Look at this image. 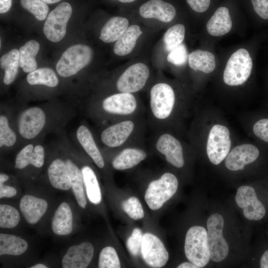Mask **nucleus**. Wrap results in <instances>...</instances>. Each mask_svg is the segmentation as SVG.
<instances>
[{
  "label": "nucleus",
  "mask_w": 268,
  "mask_h": 268,
  "mask_svg": "<svg viewBox=\"0 0 268 268\" xmlns=\"http://www.w3.org/2000/svg\"><path fill=\"white\" fill-rule=\"evenodd\" d=\"M0 67L4 70V83L9 85L16 78L19 66V50L14 49L4 54L0 59Z\"/></svg>",
  "instance_id": "2f4dec72"
},
{
  "label": "nucleus",
  "mask_w": 268,
  "mask_h": 268,
  "mask_svg": "<svg viewBox=\"0 0 268 268\" xmlns=\"http://www.w3.org/2000/svg\"><path fill=\"white\" fill-rule=\"evenodd\" d=\"M184 251L187 259L198 268H203L208 263L210 258L207 230L203 227L194 226L189 229Z\"/></svg>",
  "instance_id": "f257e3e1"
},
{
  "label": "nucleus",
  "mask_w": 268,
  "mask_h": 268,
  "mask_svg": "<svg viewBox=\"0 0 268 268\" xmlns=\"http://www.w3.org/2000/svg\"><path fill=\"white\" fill-rule=\"evenodd\" d=\"M140 15L145 18H155L169 22L176 15L174 6L162 0H150L142 4L139 10Z\"/></svg>",
  "instance_id": "6ab92c4d"
},
{
  "label": "nucleus",
  "mask_w": 268,
  "mask_h": 268,
  "mask_svg": "<svg viewBox=\"0 0 268 268\" xmlns=\"http://www.w3.org/2000/svg\"><path fill=\"white\" fill-rule=\"evenodd\" d=\"M77 139L86 153L100 168L104 167L103 158L100 152L90 130L85 126L81 125L76 131Z\"/></svg>",
  "instance_id": "b1692460"
},
{
  "label": "nucleus",
  "mask_w": 268,
  "mask_h": 268,
  "mask_svg": "<svg viewBox=\"0 0 268 268\" xmlns=\"http://www.w3.org/2000/svg\"><path fill=\"white\" fill-rule=\"evenodd\" d=\"M47 4L55 3L60 1L61 0H42Z\"/></svg>",
  "instance_id": "864d4df0"
},
{
  "label": "nucleus",
  "mask_w": 268,
  "mask_h": 268,
  "mask_svg": "<svg viewBox=\"0 0 268 268\" xmlns=\"http://www.w3.org/2000/svg\"><path fill=\"white\" fill-rule=\"evenodd\" d=\"M260 267L268 268V250L265 251L260 260Z\"/></svg>",
  "instance_id": "09e8293b"
},
{
  "label": "nucleus",
  "mask_w": 268,
  "mask_h": 268,
  "mask_svg": "<svg viewBox=\"0 0 268 268\" xmlns=\"http://www.w3.org/2000/svg\"><path fill=\"white\" fill-rule=\"evenodd\" d=\"M121 267L119 257L113 247L107 246L101 251L98 260V268H120Z\"/></svg>",
  "instance_id": "e433bc0d"
},
{
  "label": "nucleus",
  "mask_w": 268,
  "mask_h": 268,
  "mask_svg": "<svg viewBox=\"0 0 268 268\" xmlns=\"http://www.w3.org/2000/svg\"><path fill=\"white\" fill-rule=\"evenodd\" d=\"M256 13L262 18L268 19V0H251Z\"/></svg>",
  "instance_id": "c03bdc74"
},
{
  "label": "nucleus",
  "mask_w": 268,
  "mask_h": 268,
  "mask_svg": "<svg viewBox=\"0 0 268 268\" xmlns=\"http://www.w3.org/2000/svg\"><path fill=\"white\" fill-rule=\"evenodd\" d=\"M94 248L89 242H83L70 247L62 261L63 268H85L91 262Z\"/></svg>",
  "instance_id": "ddd939ff"
},
{
  "label": "nucleus",
  "mask_w": 268,
  "mask_h": 268,
  "mask_svg": "<svg viewBox=\"0 0 268 268\" xmlns=\"http://www.w3.org/2000/svg\"><path fill=\"white\" fill-rule=\"evenodd\" d=\"M252 67L248 51L243 48L237 50L227 61L223 73L224 83L229 86L243 84L250 76Z\"/></svg>",
  "instance_id": "20e7f679"
},
{
  "label": "nucleus",
  "mask_w": 268,
  "mask_h": 268,
  "mask_svg": "<svg viewBox=\"0 0 268 268\" xmlns=\"http://www.w3.org/2000/svg\"><path fill=\"white\" fill-rule=\"evenodd\" d=\"M224 223V219L219 213L211 215L206 223L210 258L215 262L223 261L229 253L228 245L223 236Z\"/></svg>",
  "instance_id": "39448f33"
},
{
  "label": "nucleus",
  "mask_w": 268,
  "mask_h": 268,
  "mask_svg": "<svg viewBox=\"0 0 268 268\" xmlns=\"http://www.w3.org/2000/svg\"><path fill=\"white\" fill-rule=\"evenodd\" d=\"M17 194L16 189L11 186L4 185L3 183L0 182V198H10L15 196Z\"/></svg>",
  "instance_id": "49530a36"
},
{
  "label": "nucleus",
  "mask_w": 268,
  "mask_h": 268,
  "mask_svg": "<svg viewBox=\"0 0 268 268\" xmlns=\"http://www.w3.org/2000/svg\"><path fill=\"white\" fill-rule=\"evenodd\" d=\"M26 79L28 83L32 85H44L54 87L59 84V79L55 72L47 67L40 68L29 73Z\"/></svg>",
  "instance_id": "72a5a7b5"
},
{
  "label": "nucleus",
  "mask_w": 268,
  "mask_h": 268,
  "mask_svg": "<svg viewBox=\"0 0 268 268\" xmlns=\"http://www.w3.org/2000/svg\"><path fill=\"white\" fill-rule=\"evenodd\" d=\"M156 148L172 165L178 168L184 166L185 162L181 144L173 135L168 134L161 135L156 143Z\"/></svg>",
  "instance_id": "2eb2a0df"
},
{
  "label": "nucleus",
  "mask_w": 268,
  "mask_h": 268,
  "mask_svg": "<svg viewBox=\"0 0 268 268\" xmlns=\"http://www.w3.org/2000/svg\"><path fill=\"white\" fill-rule=\"evenodd\" d=\"M9 179V177L7 175L3 173L0 174V182L4 183Z\"/></svg>",
  "instance_id": "3c124183"
},
{
  "label": "nucleus",
  "mask_w": 268,
  "mask_h": 268,
  "mask_svg": "<svg viewBox=\"0 0 268 268\" xmlns=\"http://www.w3.org/2000/svg\"><path fill=\"white\" fill-rule=\"evenodd\" d=\"M253 132L257 137L268 142V119L258 121L254 125Z\"/></svg>",
  "instance_id": "37998d69"
},
{
  "label": "nucleus",
  "mask_w": 268,
  "mask_h": 268,
  "mask_svg": "<svg viewBox=\"0 0 268 268\" xmlns=\"http://www.w3.org/2000/svg\"><path fill=\"white\" fill-rule=\"evenodd\" d=\"M47 266L43 264H37L32 266L30 268H47Z\"/></svg>",
  "instance_id": "603ef678"
},
{
  "label": "nucleus",
  "mask_w": 268,
  "mask_h": 268,
  "mask_svg": "<svg viewBox=\"0 0 268 268\" xmlns=\"http://www.w3.org/2000/svg\"><path fill=\"white\" fill-rule=\"evenodd\" d=\"M39 49V43L33 40L27 41L19 48V67L24 72L30 73L36 69L35 57Z\"/></svg>",
  "instance_id": "c756f323"
},
{
  "label": "nucleus",
  "mask_w": 268,
  "mask_h": 268,
  "mask_svg": "<svg viewBox=\"0 0 268 268\" xmlns=\"http://www.w3.org/2000/svg\"><path fill=\"white\" fill-rule=\"evenodd\" d=\"M53 232L60 236L70 234L73 230V214L69 204L62 202L56 211L52 221Z\"/></svg>",
  "instance_id": "412c9836"
},
{
  "label": "nucleus",
  "mask_w": 268,
  "mask_h": 268,
  "mask_svg": "<svg viewBox=\"0 0 268 268\" xmlns=\"http://www.w3.org/2000/svg\"><path fill=\"white\" fill-rule=\"evenodd\" d=\"M65 162L70 178L71 188L75 200L80 207L85 208L87 202L81 171L71 160L67 159Z\"/></svg>",
  "instance_id": "bb28decb"
},
{
  "label": "nucleus",
  "mask_w": 268,
  "mask_h": 268,
  "mask_svg": "<svg viewBox=\"0 0 268 268\" xmlns=\"http://www.w3.org/2000/svg\"><path fill=\"white\" fill-rule=\"evenodd\" d=\"M147 156L146 152L138 148H127L113 160V167L118 170H127L137 165Z\"/></svg>",
  "instance_id": "393cba45"
},
{
  "label": "nucleus",
  "mask_w": 268,
  "mask_h": 268,
  "mask_svg": "<svg viewBox=\"0 0 268 268\" xmlns=\"http://www.w3.org/2000/svg\"><path fill=\"white\" fill-rule=\"evenodd\" d=\"M45 161V151L41 145L34 147L32 144L24 146L17 154L14 167L22 169L29 165L36 168L42 167Z\"/></svg>",
  "instance_id": "aec40b11"
},
{
  "label": "nucleus",
  "mask_w": 268,
  "mask_h": 268,
  "mask_svg": "<svg viewBox=\"0 0 268 268\" xmlns=\"http://www.w3.org/2000/svg\"><path fill=\"white\" fill-rule=\"evenodd\" d=\"M16 135L9 127L7 118L4 115L0 116V147L11 146L16 141Z\"/></svg>",
  "instance_id": "ea45409f"
},
{
  "label": "nucleus",
  "mask_w": 268,
  "mask_h": 268,
  "mask_svg": "<svg viewBox=\"0 0 268 268\" xmlns=\"http://www.w3.org/2000/svg\"><path fill=\"white\" fill-rule=\"evenodd\" d=\"M140 252L145 263L151 268L163 267L169 260L168 252L163 242L150 233L143 234Z\"/></svg>",
  "instance_id": "1a4fd4ad"
},
{
  "label": "nucleus",
  "mask_w": 268,
  "mask_h": 268,
  "mask_svg": "<svg viewBox=\"0 0 268 268\" xmlns=\"http://www.w3.org/2000/svg\"><path fill=\"white\" fill-rule=\"evenodd\" d=\"M235 201L238 206L243 209V214L248 219L259 220L266 214L264 205L259 201L255 190L251 186L240 187L237 191Z\"/></svg>",
  "instance_id": "f8f14e48"
},
{
  "label": "nucleus",
  "mask_w": 268,
  "mask_h": 268,
  "mask_svg": "<svg viewBox=\"0 0 268 268\" xmlns=\"http://www.w3.org/2000/svg\"><path fill=\"white\" fill-rule=\"evenodd\" d=\"M142 237L141 230L135 228L127 240L126 243L127 248L131 254L134 256H137L141 251Z\"/></svg>",
  "instance_id": "79ce46f5"
},
{
  "label": "nucleus",
  "mask_w": 268,
  "mask_h": 268,
  "mask_svg": "<svg viewBox=\"0 0 268 268\" xmlns=\"http://www.w3.org/2000/svg\"><path fill=\"white\" fill-rule=\"evenodd\" d=\"M45 123L46 115L43 110L38 107H30L23 111L18 117V132L23 138L32 139L40 133Z\"/></svg>",
  "instance_id": "9b49d317"
},
{
  "label": "nucleus",
  "mask_w": 268,
  "mask_h": 268,
  "mask_svg": "<svg viewBox=\"0 0 268 268\" xmlns=\"http://www.w3.org/2000/svg\"><path fill=\"white\" fill-rule=\"evenodd\" d=\"M188 58L190 67L195 70L209 73L215 67V57L209 52L197 50L192 52Z\"/></svg>",
  "instance_id": "7c9ffc66"
},
{
  "label": "nucleus",
  "mask_w": 268,
  "mask_h": 268,
  "mask_svg": "<svg viewBox=\"0 0 268 268\" xmlns=\"http://www.w3.org/2000/svg\"><path fill=\"white\" fill-rule=\"evenodd\" d=\"M92 55V50L87 45H72L62 55L57 64L56 70L64 77L73 75L90 63Z\"/></svg>",
  "instance_id": "f03ea898"
},
{
  "label": "nucleus",
  "mask_w": 268,
  "mask_h": 268,
  "mask_svg": "<svg viewBox=\"0 0 268 268\" xmlns=\"http://www.w3.org/2000/svg\"><path fill=\"white\" fill-rule=\"evenodd\" d=\"M232 26L229 9L225 6L218 7L206 24L208 33L213 36H221L228 33Z\"/></svg>",
  "instance_id": "5701e85b"
},
{
  "label": "nucleus",
  "mask_w": 268,
  "mask_h": 268,
  "mask_svg": "<svg viewBox=\"0 0 268 268\" xmlns=\"http://www.w3.org/2000/svg\"><path fill=\"white\" fill-rule=\"evenodd\" d=\"M120 2H124V3H128V2H132L134 1L135 0H118Z\"/></svg>",
  "instance_id": "5fc2aeb1"
},
{
  "label": "nucleus",
  "mask_w": 268,
  "mask_h": 268,
  "mask_svg": "<svg viewBox=\"0 0 268 268\" xmlns=\"http://www.w3.org/2000/svg\"><path fill=\"white\" fill-rule=\"evenodd\" d=\"M259 154V149L254 145L248 143L239 145L228 154L225 165L231 171L242 170L245 165L256 160Z\"/></svg>",
  "instance_id": "4468645a"
},
{
  "label": "nucleus",
  "mask_w": 268,
  "mask_h": 268,
  "mask_svg": "<svg viewBox=\"0 0 268 268\" xmlns=\"http://www.w3.org/2000/svg\"><path fill=\"white\" fill-rule=\"evenodd\" d=\"M20 214L15 207L6 204L0 205V227L2 228H12L16 227L20 221Z\"/></svg>",
  "instance_id": "c9c22d12"
},
{
  "label": "nucleus",
  "mask_w": 268,
  "mask_h": 268,
  "mask_svg": "<svg viewBox=\"0 0 268 268\" xmlns=\"http://www.w3.org/2000/svg\"><path fill=\"white\" fill-rule=\"evenodd\" d=\"M81 171L89 201L94 204L100 203L102 200L101 192L95 172L88 166H83Z\"/></svg>",
  "instance_id": "473e14b6"
},
{
  "label": "nucleus",
  "mask_w": 268,
  "mask_h": 268,
  "mask_svg": "<svg viewBox=\"0 0 268 268\" xmlns=\"http://www.w3.org/2000/svg\"><path fill=\"white\" fill-rule=\"evenodd\" d=\"M178 268H198V267L191 262H184L177 266Z\"/></svg>",
  "instance_id": "8fccbe9b"
},
{
  "label": "nucleus",
  "mask_w": 268,
  "mask_h": 268,
  "mask_svg": "<svg viewBox=\"0 0 268 268\" xmlns=\"http://www.w3.org/2000/svg\"><path fill=\"white\" fill-rule=\"evenodd\" d=\"M149 76V70L145 64L138 63L134 64L121 75L116 87L120 92L134 93L142 89Z\"/></svg>",
  "instance_id": "9d476101"
},
{
  "label": "nucleus",
  "mask_w": 268,
  "mask_h": 268,
  "mask_svg": "<svg viewBox=\"0 0 268 268\" xmlns=\"http://www.w3.org/2000/svg\"><path fill=\"white\" fill-rule=\"evenodd\" d=\"M231 144L228 129L221 125H214L209 131L206 144L210 161L214 165L220 164L229 153Z\"/></svg>",
  "instance_id": "0eeeda50"
},
{
  "label": "nucleus",
  "mask_w": 268,
  "mask_h": 268,
  "mask_svg": "<svg viewBox=\"0 0 268 268\" xmlns=\"http://www.w3.org/2000/svg\"><path fill=\"white\" fill-rule=\"evenodd\" d=\"M28 248V243L22 238L9 234H0V256H19L24 253Z\"/></svg>",
  "instance_id": "c85d7f7f"
},
{
  "label": "nucleus",
  "mask_w": 268,
  "mask_h": 268,
  "mask_svg": "<svg viewBox=\"0 0 268 268\" xmlns=\"http://www.w3.org/2000/svg\"><path fill=\"white\" fill-rule=\"evenodd\" d=\"M48 176L55 188L67 191L71 188L70 176L65 161L60 158L54 160L48 168Z\"/></svg>",
  "instance_id": "4be33fe9"
},
{
  "label": "nucleus",
  "mask_w": 268,
  "mask_h": 268,
  "mask_svg": "<svg viewBox=\"0 0 268 268\" xmlns=\"http://www.w3.org/2000/svg\"><path fill=\"white\" fill-rule=\"evenodd\" d=\"M72 7L67 2L57 6L47 16L43 26V32L51 42L61 41L66 34L67 23L72 13Z\"/></svg>",
  "instance_id": "423d86ee"
},
{
  "label": "nucleus",
  "mask_w": 268,
  "mask_h": 268,
  "mask_svg": "<svg viewBox=\"0 0 268 268\" xmlns=\"http://www.w3.org/2000/svg\"><path fill=\"white\" fill-rule=\"evenodd\" d=\"M122 206L125 212L133 219L139 220L144 216L142 206L138 199L135 197H131L124 201Z\"/></svg>",
  "instance_id": "58836bf2"
},
{
  "label": "nucleus",
  "mask_w": 268,
  "mask_h": 268,
  "mask_svg": "<svg viewBox=\"0 0 268 268\" xmlns=\"http://www.w3.org/2000/svg\"><path fill=\"white\" fill-rule=\"evenodd\" d=\"M48 207L46 200L30 195L23 196L19 202L20 210L25 220L30 224L38 222Z\"/></svg>",
  "instance_id": "a211bd4d"
},
{
  "label": "nucleus",
  "mask_w": 268,
  "mask_h": 268,
  "mask_svg": "<svg viewBox=\"0 0 268 268\" xmlns=\"http://www.w3.org/2000/svg\"><path fill=\"white\" fill-rule=\"evenodd\" d=\"M20 3L21 6L37 19L43 21L47 18L49 7L42 0H20Z\"/></svg>",
  "instance_id": "4c0bfd02"
},
{
  "label": "nucleus",
  "mask_w": 268,
  "mask_h": 268,
  "mask_svg": "<svg viewBox=\"0 0 268 268\" xmlns=\"http://www.w3.org/2000/svg\"><path fill=\"white\" fill-rule=\"evenodd\" d=\"M139 26H129L116 41L113 49L114 53L120 56L130 54L134 48L138 37L142 34Z\"/></svg>",
  "instance_id": "cd10ccee"
},
{
  "label": "nucleus",
  "mask_w": 268,
  "mask_h": 268,
  "mask_svg": "<svg viewBox=\"0 0 268 268\" xmlns=\"http://www.w3.org/2000/svg\"><path fill=\"white\" fill-rule=\"evenodd\" d=\"M129 24L126 18L113 17L102 28L99 39L106 43L117 41L129 27Z\"/></svg>",
  "instance_id": "a878e982"
},
{
  "label": "nucleus",
  "mask_w": 268,
  "mask_h": 268,
  "mask_svg": "<svg viewBox=\"0 0 268 268\" xmlns=\"http://www.w3.org/2000/svg\"><path fill=\"white\" fill-rule=\"evenodd\" d=\"M191 8L194 11L202 13L208 8L210 0H186Z\"/></svg>",
  "instance_id": "a18cd8bd"
},
{
  "label": "nucleus",
  "mask_w": 268,
  "mask_h": 268,
  "mask_svg": "<svg viewBox=\"0 0 268 268\" xmlns=\"http://www.w3.org/2000/svg\"><path fill=\"white\" fill-rule=\"evenodd\" d=\"M178 187L176 177L171 173H165L158 179L150 183L145 193L144 200L151 210L159 209L175 195Z\"/></svg>",
  "instance_id": "7ed1b4c3"
},
{
  "label": "nucleus",
  "mask_w": 268,
  "mask_h": 268,
  "mask_svg": "<svg viewBox=\"0 0 268 268\" xmlns=\"http://www.w3.org/2000/svg\"><path fill=\"white\" fill-rule=\"evenodd\" d=\"M175 102L174 91L170 85L158 83L152 86L150 92V106L153 116L164 120L171 114Z\"/></svg>",
  "instance_id": "6e6552de"
},
{
  "label": "nucleus",
  "mask_w": 268,
  "mask_h": 268,
  "mask_svg": "<svg viewBox=\"0 0 268 268\" xmlns=\"http://www.w3.org/2000/svg\"><path fill=\"white\" fill-rule=\"evenodd\" d=\"M187 48L183 44H181L170 51L167 57V60L169 63L176 66L184 65L187 62Z\"/></svg>",
  "instance_id": "a19ab883"
},
{
  "label": "nucleus",
  "mask_w": 268,
  "mask_h": 268,
  "mask_svg": "<svg viewBox=\"0 0 268 268\" xmlns=\"http://www.w3.org/2000/svg\"><path fill=\"white\" fill-rule=\"evenodd\" d=\"M102 106L103 110L107 113L128 115L135 111L137 101L132 93L120 92L106 98L103 101Z\"/></svg>",
  "instance_id": "dca6fc26"
},
{
  "label": "nucleus",
  "mask_w": 268,
  "mask_h": 268,
  "mask_svg": "<svg viewBox=\"0 0 268 268\" xmlns=\"http://www.w3.org/2000/svg\"><path fill=\"white\" fill-rule=\"evenodd\" d=\"M134 123L130 120L122 121L105 129L101 134L102 142L110 147L122 145L134 131Z\"/></svg>",
  "instance_id": "f3484780"
},
{
  "label": "nucleus",
  "mask_w": 268,
  "mask_h": 268,
  "mask_svg": "<svg viewBox=\"0 0 268 268\" xmlns=\"http://www.w3.org/2000/svg\"><path fill=\"white\" fill-rule=\"evenodd\" d=\"M12 0H0V13L7 12L11 8Z\"/></svg>",
  "instance_id": "de8ad7c7"
},
{
  "label": "nucleus",
  "mask_w": 268,
  "mask_h": 268,
  "mask_svg": "<svg viewBox=\"0 0 268 268\" xmlns=\"http://www.w3.org/2000/svg\"><path fill=\"white\" fill-rule=\"evenodd\" d=\"M185 35V28L183 24H177L170 27L163 37L165 49L170 52L182 44Z\"/></svg>",
  "instance_id": "f704fd0d"
}]
</instances>
